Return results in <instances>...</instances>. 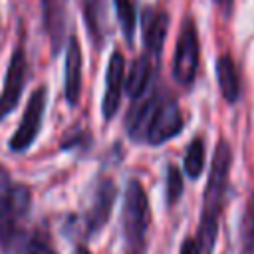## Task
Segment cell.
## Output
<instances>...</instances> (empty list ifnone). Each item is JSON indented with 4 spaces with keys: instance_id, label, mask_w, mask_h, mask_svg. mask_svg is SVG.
Segmentation results:
<instances>
[{
    "instance_id": "cell-10",
    "label": "cell",
    "mask_w": 254,
    "mask_h": 254,
    "mask_svg": "<svg viewBox=\"0 0 254 254\" xmlns=\"http://www.w3.org/2000/svg\"><path fill=\"white\" fill-rule=\"evenodd\" d=\"M169 30V16L163 10L145 8L143 12V46L151 60H159Z\"/></svg>"
},
{
    "instance_id": "cell-9",
    "label": "cell",
    "mask_w": 254,
    "mask_h": 254,
    "mask_svg": "<svg viewBox=\"0 0 254 254\" xmlns=\"http://www.w3.org/2000/svg\"><path fill=\"white\" fill-rule=\"evenodd\" d=\"M123 79H125V60L121 52H113L109 58L107 73H105V91H103V101H101V111L105 121H109L121 101V91H123Z\"/></svg>"
},
{
    "instance_id": "cell-20",
    "label": "cell",
    "mask_w": 254,
    "mask_h": 254,
    "mask_svg": "<svg viewBox=\"0 0 254 254\" xmlns=\"http://www.w3.org/2000/svg\"><path fill=\"white\" fill-rule=\"evenodd\" d=\"M181 254H194V240L187 238L185 244H183V248H181Z\"/></svg>"
},
{
    "instance_id": "cell-5",
    "label": "cell",
    "mask_w": 254,
    "mask_h": 254,
    "mask_svg": "<svg viewBox=\"0 0 254 254\" xmlns=\"http://www.w3.org/2000/svg\"><path fill=\"white\" fill-rule=\"evenodd\" d=\"M46 101H48V89L44 85H40L28 99L24 115L18 123V129L14 131V135L10 137V149L14 153H22L26 149H30V145L36 141L40 127H42V119H44V111H46Z\"/></svg>"
},
{
    "instance_id": "cell-18",
    "label": "cell",
    "mask_w": 254,
    "mask_h": 254,
    "mask_svg": "<svg viewBox=\"0 0 254 254\" xmlns=\"http://www.w3.org/2000/svg\"><path fill=\"white\" fill-rule=\"evenodd\" d=\"M115 4V12H117V20L123 32V38L127 40V44H133V34H135V4L133 0H113Z\"/></svg>"
},
{
    "instance_id": "cell-16",
    "label": "cell",
    "mask_w": 254,
    "mask_h": 254,
    "mask_svg": "<svg viewBox=\"0 0 254 254\" xmlns=\"http://www.w3.org/2000/svg\"><path fill=\"white\" fill-rule=\"evenodd\" d=\"M240 254H254V192L248 196L240 222Z\"/></svg>"
},
{
    "instance_id": "cell-15",
    "label": "cell",
    "mask_w": 254,
    "mask_h": 254,
    "mask_svg": "<svg viewBox=\"0 0 254 254\" xmlns=\"http://www.w3.org/2000/svg\"><path fill=\"white\" fill-rule=\"evenodd\" d=\"M151 77H153V64H151V58H149V56L137 58V60L131 64L129 73H127V83H125L127 95L133 97V99L141 97V95L149 89Z\"/></svg>"
},
{
    "instance_id": "cell-3",
    "label": "cell",
    "mask_w": 254,
    "mask_h": 254,
    "mask_svg": "<svg viewBox=\"0 0 254 254\" xmlns=\"http://www.w3.org/2000/svg\"><path fill=\"white\" fill-rule=\"evenodd\" d=\"M123 254H147L151 208L139 181H129L123 198Z\"/></svg>"
},
{
    "instance_id": "cell-19",
    "label": "cell",
    "mask_w": 254,
    "mask_h": 254,
    "mask_svg": "<svg viewBox=\"0 0 254 254\" xmlns=\"http://www.w3.org/2000/svg\"><path fill=\"white\" fill-rule=\"evenodd\" d=\"M183 194V175L175 165L167 169V202L173 206Z\"/></svg>"
},
{
    "instance_id": "cell-7",
    "label": "cell",
    "mask_w": 254,
    "mask_h": 254,
    "mask_svg": "<svg viewBox=\"0 0 254 254\" xmlns=\"http://www.w3.org/2000/svg\"><path fill=\"white\" fill-rule=\"evenodd\" d=\"M26 73H28V62H26V52L24 46L18 44L16 50L12 52L8 71L4 77V87L0 93V119L10 115L16 105L20 103V95L26 85Z\"/></svg>"
},
{
    "instance_id": "cell-11",
    "label": "cell",
    "mask_w": 254,
    "mask_h": 254,
    "mask_svg": "<svg viewBox=\"0 0 254 254\" xmlns=\"http://www.w3.org/2000/svg\"><path fill=\"white\" fill-rule=\"evenodd\" d=\"M64 95L69 105L79 103L81 95V48L71 34L67 38V48H65V75H64Z\"/></svg>"
},
{
    "instance_id": "cell-21",
    "label": "cell",
    "mask_w": 254,
    "mask_h": 254,
    "mask_svg": "<svg viewBox=\"0 0 254 254\" xmlns=\"http://www.w3.org/2000/svg\"><path fill=\"white\" fill-rule=\"evenodd\" d=\"M216 4H220V6H224V8H230V4H232V0H214Z\"/></svg>"
},
{
    "instance_id": "cell-4",
    "label": "cell",
    "mask_w": 254,
    "mask_h": 254,
    "mask_svg": "<svg viewBox=\"0 0 254 254\" xmlns=\"http://www.w3.org/2000/svg\"><path fill=\"white\" fill-rule=\"evenodd\" d=\"M196 69H198V34L192 16H187L181 24V32L173 56V79L181 87H190L194 83Z\"/></svg>"
},
{
    "instance_id": "cell-13",
    "label": "cell",
    "mask_w": 254,
    "mask_h": 254,
    "mask_svg": "<svg viewBox=\"0 0 254 254\" xmlns=\"http://www.w3.org/2000/svg\"><path fill=\"white\" fill-rule=\"evenodd\" d=\"M216 79L224 101L234 103L240 99V75L230 54H222L216 60Z\"/></svg>"
},
{
    "instance_id": "cell-17",
    "label": "cell",
    "mask_w": 254,
    "mask_h": 254,
    "mask_svg": "<svg viewBox=\"0 0 254 254\" xmlns=\"http://www.w3.org/2000/svg\"><path fill=\"white\" fill-rule=\"evenodd\" d=\"M204 171V143L200 137H194L185 153V173L190 179H198Z\"/></svg>"
},
{
    "instance_id": "cell-6",
    "label": "cell",
    "mask_w": 254,
    "mask_h": 254,
    "mask_svg": "<svg viewBox=\"0 0 254 254\" xmlns=\"http://www.w3.org/2000/svg\"><path fill=\"white\" fill-rule=\"evenodd\" d=\"M183 125H185V119H183L179 101L173 95L163 93L161 103L157 107V113L153 117V123L149 127L145 143H149V145H163L169 139L177 137L183 131Z\"/></svg>"
},
{
    "instance_id": "cell-2",
    "label": "cell",
    "mask_w": 254,
    "mask_h": 254,
    "mask_svg": "<svg viewBox=\"0 0 254 254\" xmlns=\"http://www.w3.org/2000/svg\"><path fill=\"white\" fill-rule=\"evenodd\" d=\"M30 204V189L14 183L8 169L0 163V248L4 252H12L14 244L24 234Z\"/></svg>"
},
{
    "instance_id": "cell-14",
    "label": "cell",
    "mask_w": 254,
    "mask_h": 254,
    "mask_svg": "<svg viewBox=\"0 0 254 254\" xmlns=\"http://www.w3.org/2000/svg\"><path fill=\"white\" fill-rule=\"evenodd\" d=\"M12 252L14 254H60L46 228H34L30 232L24 230V234L14 244Z\"/></svg>"
},
{
    "instance_id": "cell-8",
    "label": "cell",
    "mask_w": 254,
    "mask_h": 254,
    "mask_svg": "<svg viewBox=\"0 0 254 254\" xmlns=\"http://www.w3.org/2000/svg\"><path fill=\"white\" fill-rule=\"evenodd\" d=\"M115 183L111 179H101L95 187V194H93V200L87 208V214H85V230L87 234H95L99 232L109 216H111V210H113V202H115Z\"/></svg>"
},
{
    "instance_id": "cell-1",
    "label": "cell",
    "mask_w": 254,
    "mask_h": 254,
    "mask_svg": "<svg viewBox=\"0 0 254 254\" xmlns=\"http://www.w3.org/2000/svg\"><path fill=\"white\" fill-rule=\"evenodd\" d=\"M230 165H232V149L224 139H220L216 143L212 163H210L200 222H198V230L194 236V254H212L214 252L216 238H218V216H220L226 189H228Z\"/></svg>"
},
{
    "instance_id": "cell-12",
    "label": "cell",
    "mask_w": 254,
    "mask_h": 254,
    "mask_svg": "<svg viewBox=\"0 0 254 254\" xmlns=\"http://www.w3.org/2000/svg\"><path fill=\"white\" fill-rule=\"evenodd\" d=\"M42 4V18L44 28L52 44V52L58 54L64 46V34H65V10L67 0H40Z\"/></svg>"
}]
</instances>
